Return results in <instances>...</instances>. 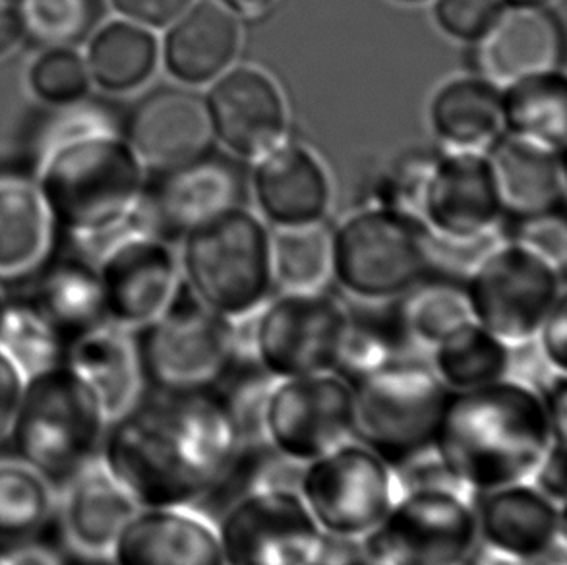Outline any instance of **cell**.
<instances>
[{
    "label": "cell",
    "mask_w": 567,
    "mask_h": 565,
    "mask_svg": "<svg viewBox=\"0 0 567 565\" xmlns=\"http://www.w3.org/2000/svg\"><path fill=\"white\" fill-rule=\"evenodd\" d=\"M416 217L440 243L488 240L504 219L488 155L447 147L434 155L422 184Z\"/></svg>",
    "instance_id": "17"
},
{
    "label": "cell",
    "mask_w": 567,
    "mask_h": 565,
    "mask_svg": "<svg viewBox=\"0 0 567 565\" xmlns=\"http://www.w3.org/2000/svg\"><path fill=\"white\" fill-rule=\"evenodd\" d=\"M499 4L502 0H437L434 18L447 35L473 43L488 28Z\"/></svg>",
    "instance_id": "42"
},
{
    "label": "cell",
    "mask_w": 567,
    "mask_h": 565,
    "mask_svg": "<svg viewBox=\"0 0 567 565\" xmlns=\"http://www.w3.org/2000/svg\"><path fill=\"white\" fill-rule=\"evenodd\" d=\"M2 302H4V300H2V297H0V308H2Z\"/></svg>",
    "instance_id": "54"
},
{
    "label": "cell",
    "mask_w": 567,
    "mask_h": 565,
    "mask_svg": "<svg viewBox=\"0 0 567 565\" xmlns=\"http://www.w3.org/2000/svg\"><path fill=\"white\" fill-rule=\"evenodd\" d=\"M553 440L540 391L506 378L450 391L434 458L457 489L483 494L530 479Z\"/></svg>",
    "instance_id": "3"
},
{
    "label": "cell",
    "mask_w": 567,
    "mask_h": 565,
    "mask_svg": "<svg viewBox=\"0 0 567 565\" xmlns=\"http://www.w3.org/2000/svg\"><path fill=\"white\" fill-rule=\"evenodd\" d=\"M30 300L53 321L66 343L85 329L107 321L97 268L90 256L70 250L54 256L33 279Z\"/></svg>",
    "instance_id": "31"
},
{
    "label": "cell",
    "mask_w": 567,
    "mask_h": 565,
    "mask_svg": "<svg viewBox=\"0 0 567 565\" xmlns=\"http://www.w3.org/2000/svg\"><path fill=\"white\" fill-rule=\"evenodd\" d=\"M0 558L7 565H78L61 538L51 531L20 543L0 544Z\"/></svg>",
    "instance_id": "43"
},
{
    "label": "cell",
    "mask_w": 567,
    "mask_h": 565,
    "mask_svg": "<svg viewBox=\"0 0 567 565\" xmlns=\"http://www.w3.org/2000/svg\"><path fill=\"white\" fill-rule=\"evenodd\" d=\"M206 97L215 140L238 160L256 161L287 138V105L276 82L252 66L215 78Z\"/></svg>",
    "instance_id": "20"
},
{
    "label": "cell",
    "mask_w": 567,
    "mask_h": 565,
    "mask_svg": "<svg viewBox=\"0 0 567 565\" xmlns=\"http://www.w3.org/2000/svg\"><path fill=\"white\" fill-rule=\"evenodd\" d=\"M504 131L515 138L564 150L567 88L561 70L523 78L502 92Z\"/></svg>",
    "instance_id": "34"
},
{
    "label": "cell",
    "mask_w": 567,
    "mask_h": 565,
    "mask_svg": "<svg viewBox=\"0 0 567 565\" xmlns=\"http://www.w3.org/2000/svg\"><path fill=\"white\" fill-rule=\"evenodd\" d=\"M261 308L254 357L274 380L333 372L346 333L347 306L322 289L285 290Z\"/></svg>",
    "instance_id": "14"
},
{
    "label": "cell",
    "mask_w": 567,
    "mask_h": 565,
    "mask_svg": "<svg viewBox=\"0 0 567 565\" xmlns=\"http://www.w3.org/2000/svg\"><path fill=\"white\" fill-rule=\"evenodd\" d=\"M351 388L353 440L374 451L393 473L434 458V438L450 390L429 362L409 357Z\"/></svg>",
    "instance_id": "5"
},
{
    "label": "cell",
    "mask_w": 567,
    "mask_h": 565,
    "mask_svg": "<svg viewBox=\"0 0 567 565\" xmlns=\"http://www.w3.org/2000/svg\"><path fill=\"white\" fill-rule=\"evenodd\" d=\"M248 196L250 173L243 160L214 147L175 167L150 171L131 223L175 245L202 225L246 207Z\"/></svg>",
    "instance_id": "10"
},
{
    "label": "cell",
    "mask_w": 567,
    "mask_h": 565,
    "mask_svg": "<svg viewBox=\"0 0 567 565\" xmlns=\"http://www.w3.org/2000/svg\"><path fill=\"white\" fill-rule=\"evenodd\" d=\"M430 367L447 390H475L506 380L514 367V355L512 345L478 321L468 320L432 347Z\"/></svg>",
    "instance_id": "33"
},
{
    "label": "cell",
    "mask_w": 567,
    "mask_h": 565,
    "mask_svg": "<svg viewBox=\"0 0 567 565\" xmlns=\"http://www.w3.org/2000/svg\"><path fill=\"white\" fill-rule=\"evenodd\" d=\"M560 276V269L512 240L491 245L465 281L471 316L512 347L527 343L564 297Z\"/></svg>",
    "instance_id": "11"
},
{
    "label": "cell",
    "mask_w": 567,
    "mask_h": 565,
    "mask_svg": "<svg viewBox=\"0 0 567 565\" xmlns=\"http://www.w3.org/2000/svg\"><path fill=\"white\" fill-rule=\"evenodd\" d=\"M361 541L377 565H463L481 543L475 505L445 484L406 490Z\"/></svg>",
    "instance_id": "9"
},
{
    "label": "cell",
    "mask_w": 567,
    "mask_h": 565,
    "mask_svg": "<svg viewBox=\"0 0 567 565\" xmlns=\"http://www.w3.org/2000/svg\"><path fill=\"white\" fill-rule=\"evenodd\" d=\"M124 134L142 167H175L214 150L206 97L192 85H159L124 116Z\"/></svg>",
    "instance_id": "19"
},
{
    "label": "cell",
    "mask_w": 567,
    "mask_h": 565,
    "mask_svg": "<svg viewBox=\"0 0 567 565\" xmlns=\"http://www.w3.org/2000/svg\"><path fill=\"white\" fill-rule=\"evenodd\" d=\"M269 240L264 222L246 207L202 225L183 240L186 285L227 320L252 316L274 287Z\"/></svg>",
    "instance_id": "7"
},
{
    "label": "cell",
    "mask_w": 567,
    "mask_h": 565,
    "mask_svg": "<svg viewBox=\"0 0 567 565\" xmlns=\"http://www.w3.org/2000/svg\"><path fill=\"white\" fill-rule=\"evenodd\" d=\"M502 2H527V4H550L553 0H502Z\"/></svg>",
    "instance_id": "52"
},
{
    "label": "cell",
    "mask_w": 567,
    "mask_h": 565,
    "mask_svg": "<svg viewBox=\"0 0 567 565\" xmlns=\"http://www.w3.org/2000/svg\"><path fill=\"white\" fill-rule=\"evenodd\" d=\"M398 302L406 331L422 351H432V347L453 329L473 320L465 282L455 277L436 276L434 271L406 290Z\"/></svg>",
    "instance_id": "37"
},
{
    "label": "cell",
    "mask_w": 567,
    "mask_h": 565,
    "mask_svg": "<svg viewBox=\"0 0 567 565\" xmlns=\"http://www.w3.org/2000/svg\"><path fill=\"white\" fill-rule=\"evenodd\" d=\"M23 388L25 378L22 372L4 352L0 351V443L10 440Z\"/></svg>",
    "instance_id": "47"
},
{
    "label": "cell",
    "mask_w": 567,
    "mask_h": 565,
    "mask_svg": "<svg viewBox=\"0 0 567 565\" xmlns=\"http://www.w3.org/2000/svg\"><path fill=\"white\" fill-rule=\"evenodd\" d=\"M54 531L66 551L80 562L105 564L113 559L124 527L138 513L134 497L109 474L101 459L85 466L64 486Z\"/></svg>",
    "instance_id": "21"
},
{
    "label": "cell",
    "mask_w": 567,
    "mask_h": 565,
    "mask_svg": "<svg viewBox=\"0 0 567 565\" xmlns=\"http://www.w3.org/2000/svg\"><path fill=\"white\" fill-rule=\"evenodd\" d=\"M0 565H7L4 562H2V558H0Z\"/></svg>",
    "instance_id": "55"
},
{
    "label": "cell",
    "mask_w": 567,
    "mask_h": 565,
    "mask_svg": "<svg viewBox=\"0 0 567 565\" xmlns=\"http://www.w3.org/2000/svg\"><path fill=\"white\" fill-rule=\"evenodd\" d=\"M486 155L504 214L523 217L564 207L566 175L560 150L507 134Z\"/></svg>",
    "instance_id": "28"
},
{
    "label": "cell",
    "mask_w": 567,
    "mask_h": 565,
    "mask_svg": "<svg viewBox=\"0 0 567 565\" xmlns=\"http://www.w3.org/2000/svg\"><path fill=\"white\" fill-rule=\"evenodd\" d=\"M157 62L159 43L154 30L124 18L93 31L85 56L93 84L111 93L142 88L154 76Z\"/></svg>",
    "instance_id": "32"
},
{
    "label": "cell",
    "mask_w": 567,
    "mask_h": 565,
    "mask_svg": "<svg viewBox=\"0 0 567 565\" xmlns=\"http://www.w3.org/2000/svg\"><path fill=\"white\" fill-rule=\"evenodd\" d=\"M261 424L281 458L307 465L353 440V388L336 372L279 380L269 390Z\"/></svg>",
    "instance_id": "15"
},
{
    "label": "cell",
    "mask_w": 567,
    "mask_h": 565,
    "mask_svg": "<svg viewBox=\"0 0 567 565\" xmlns=\"http://www.w3.org/2000/svg\"><path fill=\"white\" fill-rule=\"evenodd\" d=\"M315 565H377L372 562L361 538L333 536L323 533L322 551Z\"/></svg>",
    "instance_id": "48"
},
{
    "label": "cell",
    "mask_w": 567,
    "mask_h": 565,
    "mask_svg": "<svg viewBox=\"0 0 567 565\" xmlns=\"http://www.w3.org/2000/svg\"><path fill=\"white\" fill-rule=\"evenodd\" d=\"M299 494L326 535L362 538L398 500L395 473L357 440L307 463Z\"/></svg>",
    "instance_id": "12"
},
{
    "label": "cell",
    "mask_w": 567,
    "mask_h": 565,
    "mask_svg": "<svg viewBox=\"0 0 567 565\" xmlns=\"http://www.w3.org/2000/svg\"><path fill=\"white\" fill-rule=\"evenodd\" d=\"M434 269V237L405 212L374 204L333 230V277L359 300H395Z\"/></svg>",
    "instance_id": "6"
},
{
    "label": "cell",
    "mask_w": 567,
    "mask_h": 565,
    "mask_svg": "<svg viewBox=\"0 0 567 565\" xmlns=\"http://www.w3.org/2000/svg\"><path fill=\"white\" fill-rule=\"evenodd\" d=\"M223 7L229 8L230 12L240 18H256V16L266 14L269 8L276 4L277 0H217Z\"/></svg>",
    "instance_id": "51"
},
{
    "label": "cell",
    "mask_w": 567,
    "mask_h": 565,
    "mask_svg": "<svg viewBox=\"0 0 567 565\" xmlns=\"http://www.w3.org/2000/svg\"><path fill=\"white\" fill-rule=\"evenodd\" d=\"M53 486L25 463H0V544L45 535L54 523Z\"/></svg>",
    "instance_id": "38"
},
{
    "label": "cell",
    "mask_w": 567,
    "mask_h": 565,
    "mask_svg": "<svg viewBox=\"0 0 567 565\" xmlns=\"http://www.w3.org/2000/svg\"><path fill=\"white\" fill-rule=\"evenodd\" d=\"M59 225L33 175L0 171V282H30L56 253Z\"/></svg>",
    "instance_id": "23"
},
{
    "label": "cell",
    "mask_w": 567,
    "mask_h": 565,
    "mask_svg": "<svg viewBox=\"0 0 567 565\" xmlns=\"http://www.w3.org/2000/svg\"><path fill=\"white\" fill-rule=\"evenodd\" d=\"M64 364L92 388L109 422L126 413L146 390L136 337L113 321H103L74 337Z\"/></svg>",
    "instance_id": "27"
},
{
    "label": "cell",
    "mask_w": 567,
    "mask_h": 565,
    "mask_svg": "<svg viewBox=\"0 0 567 565\" xmlns=\"http://www.w3.org/2000/svg\"><path fill=\"white\" fill-rule=\"evenodd\" d=\"M66 349L64 336L30 298L2 302L0 351L14 362L25 380L64 364Z\"/></svg>",
    "instance_id": "36"
},
{
    "label": "cell",
    "mask_w": 567,
    "mask_h": 565,
    "mask_svg": "<svg viewBox=\"0 0 567 565\" xmlns=\"http://www.w3.org/2000/svg\"><path fill=\"white\" fill-rule=\"evenodd\" d=\"M107 427L92 388L61 364L25 380L10 442L22 463L64 489L100 459Z\"/></svg>",
    "instance_id": "4"
},
{
    "label": "cell",
    "mask_w": 567,
    "mask_h": 565,
    "mask_svg": "<svg viewBox=\"0 0 567 565\" xmlns=\"http://www.w3.org/2000/svg\"><path fill=\"white\" fill-rule=\"evenodd\" d=\"M136 349L146 390H212L237 351L230 320L181 282L159 318L138 329Z\"/></svg>",
    "instance_id": "8"
},
{
    "label": "cell",
    "mask_w": 567,
    "mask_h": 565,
    "mask_svg": "<svg viewBox=\"0 0 567 565\" xmlns=\"http://www.w3.org/2000/svg\"><path fill=\"white\" fill-rule=\"evenodd\" d=\"M233 414L214 390H144L109 422L100 459L140 507H192L221 482L240 450Z\"/></svg>",
    "instance_id": "1"
},
{
    "label": "cell",
    "mask_w": 567,
    "mask_h": 565,
    "mask_svg": "<svg viewBox=\"0 0 567 565\" xmlns=\"http://www.w3.org/2000/svg\"><path fill=\"white\" fill-rule=\"evenodd\" d=\"M33 178L59 233L90 254L132 222L144 167L124 134V116L101 101L56 107L33 142Z\"/></svg>",
    "instance_id": "2"
},
{
    "label": "cell",
    "mask_w": 567,
    "mask_h": 565,
    "mask_svg": "<svg viewBox=\"0 0 567 565\" xmlns=\"http://www.w3.org/2000/svg\"><path fill=\"white\" fill-rule=\"evenodd\" d=\"M115 565H225L209 521L185 507H140L113 552Z\"/></svg>",
    "instance_id": "25"
},
{
    "label": "cell",
    "mask_w": 567,
    "mask_h": 565,
    "mask_svg": "<svg viewBox=\"0 0 567 565\" xmlns=\"http://www.w3.org/2000/svg\"><path fill=\"white\" fill-rule=\"evenodd\" d=\"M398 2H406V4H419V2H426V0H398Z\"/></svg>",
    "instance_id": "53"
},
{
    "label": "cell",
    "mask_w": 567,
    "mask_h": 565,
    "mask_svg": "<svg viewBox=\"0 0 567 565\" xmlns=\"http://www.w3.org/2000/svg\"><path fill=\"white\" fill-rule=\"evenodd\" d=\"M478 496V538L499 556L543 562L564 546V505L545 496L535 484L515 482Z\"/></svg>",
    "instance_id": "22"
},
{
    "label": "cell",
    "mask_w": 567,
    "mask_h": 565,
    "mask_svg": "<svg viewBox=\"0 0 567 565\" xmlns=\"http://www.w3.org/2000/svg\"><path fill=\"white\" fill-rule=\"evenodd\" d=\"M421 351L406 331L398 298L380 302L361 300L357 308H347L346 333L333 372L354 386Z\"/></svg>",
    "instance_id": "29"
},
{
    "label": "cell",
    "mask_w": 567,
    "mask_h": 565,
    "mask_svg": "<svg viewBox=\"0 0 567 565\" xmlns=\"http://www.w3.org/2000/svg\"><path fill=\"white\" fill-rule=\"evenodd\" d=\"M430 123L447 150L488 152L504 134L502 92L483 76L455 78L434 95Z\"/></svg>",
    "instance_id": "30"
},
{
    "label": "cell",
    "mask_w": 567,
    "mask_h": 565,
    "mask_svg": "<svg viewBox=\"0 0 567 565\" xmlns=\"http://www.w3.org/2000/svg\"><path fill=\"white\" fill-rule=\"evenodd\" d=\"M543 401H545L546 414L553 427L554 438L566 440V422H567V383L566 374L556 372L548 388L540 391Z\"/></svg>",
    "instance_id": "49"
},
{
    "label": "cell",
    "mask_w": 567,
    "mask_h": 565,
    "mask_svg": "<svg viewBox=\"0 0 567 565\" xmlns=\"http://www.w3.org/2000/svg\"><path fill=\"white\" fill-rule=\"evenodd\" d=\"M540 351L548 367L566 374L567 370V306L566 295L556 302L550 314L546 316L543 326L538 329Z\"/></svg>",
    "instance_id": "45"
},
{
    "label": "cell",
    "mask_w": 567,
    "mask_h": 565,
    "mask_svg": "<svg viewBox=\"0 0 567 565\" xmlns=\"http://www.w3.org/2000/svg\"><path fill=\"white\" fill-rule=\"evenodd\" d=\"M535 486L556 504L566 502V440L554 438L535 473Z\"/></svg>",
    "instance_id": "46"
},
{
    "label": "cell",
    "mask_w": 567,
    "mask_h": 565,
    "mask_svg": "<svg viewBox=\"0 0 567 565\" xmlns=\"http://www.w3.org/2000/svg\"><path fill=\"white\" fill-rule=\"evenodd\" d=\"M194 0H111L124 20L140 23L147 30H165Z\"/></svg>",
    "instance_id": "44"
},
{
    "label": "cell",
    "mask_w": 567,
    "mask_h": 565,
    "mask_svg": "<svg viewBox=\"0 0 567 565\" xmlns=\"http://www.w3.org/2000/svg\"><path fill=\"white\" fill-rule=\"evenodd\" d=\"M250 192L277 227L322 222L330 207V178L315 153L285 138L252 161Z\"/></svg>",
    "instance_id": "24"
},
{
    "label": "cell",
    "mask_w": 567,
    "mask_h": 565,
    "mask_svg": "<svg viewBox=\"0 0 567 565\" xmlns=\"http://www.w3.org/2000/svg\"><path fill=\"white\" fill-rule=\"evenodd\" d=\"M269 246L274 282L284 290H322L333 277V230L323 219L279 227Z\"/></svg>",
    "instance_id": "35"
},
{
    "label": "cell",
    "mask_w": 567,
    "mask_h": 565,
    "mask_svg": "<svg viewBox=\"0 0 567 565\" xmlns=\"http://www.w3.org/2000/svg\"><path fill=\"white\" fill-rule=\"evenodd\" d=\"M30 88L39 100L64 107L87 97L92 76L74 49H45L31 64Z\"/></svg>",
    "instance_id": "40"
},
{
    "label": "cell",
    "mask_w": 567,
    "mask_h": 565,
    "mask_svg": "<svg viewBox=\"0 0 567 565\" xmlns=\"http://www.w3.org/2000/svg\"><path fill=\"white\" fill-rule=\"evenodd\" d=\"M23 38L45 49H74L100 28L103 0H20Z\"/></svg>",
    "instance_id": "39"
},
{
    "label": "cell",
    "mask_w": 567,
    "mask_h": 565,
    "mask_svg": "<svg viewBox=\"0 0 567 565\" xmlns=\"http://www.w3.org/2000/svg\"><path fill=\"white\" fill-rule=\"evenodd\" d=\"M217 535L227 565H315L323 531L299 490L266 486L223 512Z\"/></svg>",
    "instance_id": "13"
},
{
    "label": "cell",
    "mask_w": 567,
    "mask_h": 565,
    "mask_svg": "<svg viewBox=\"0 0 567 565\" xmlns=\"http://www.w3.org/2000/svg\"><path fill=\"white\" fill-rule=\"evenodd\" d=\"M23 39L20 0H0V59L12 53Z\"/></svg>",
    "instance_id": "50"
},
{
    "label": "cell",
    "mask_w": 567,
    "mask_h": 565,
    "mask_svg": "<svg viewBox=\"0 0 567 565\" xmlns=\"http://www.w3.org/2000/svg\"><path fill=\"white\" fill-rule=\"evenodd\" d=\"M473 45L478 76L506 88L523 78L561 70L566 31L550 4L502 2Z\"/></svg>",
    "instance_id": "18"
},
{
    "label": "cell",
    "mask_w": 567,
    "mask_h": 565,
    "mask_svg": "<svg viewBox=\"0 0 567 565\" xmlns=\"http://www.w3.org/2000/svg\"><path fill=\"white\" fill-rule=\"evenodd\" d=\"M100 276L109 321L140 329L162 316L181 287L169 243L128 223L90 254Z\"/></svg>",
    "instance_id": "16"
},
{
    "label": "cell",
    "mask_w": 567,
    "mask_h": 565,
    "mask_svg": "<svg viewBox=\"0 0 567 565\" xmlns=\"http://www.w3.org/2000/svg\"><path fill=\"white\" fill-rule=\"evenodd\" d=\"M507 240L537 254L538 258L564 269L567 258V227L564 207L540 214L509 217Z\"/></svg>",
    "instance_id": "41"
},
{
    "label": "cell",
    "mask_w": 567,
    "mask_h": 565,
    "mask_svg": "<svg viewBox=\"0 0 567 565\" xmlns=\"http://www.w3.org/2000/svg\"><path fill=\"white\" fill-rule=\"evenodd\" d=\"M238 47V16L217 0H194L167 28L163 62L181 84H212L230 69Z\"/></svg>",
    "instance_id": "26"
}]
</instances>
